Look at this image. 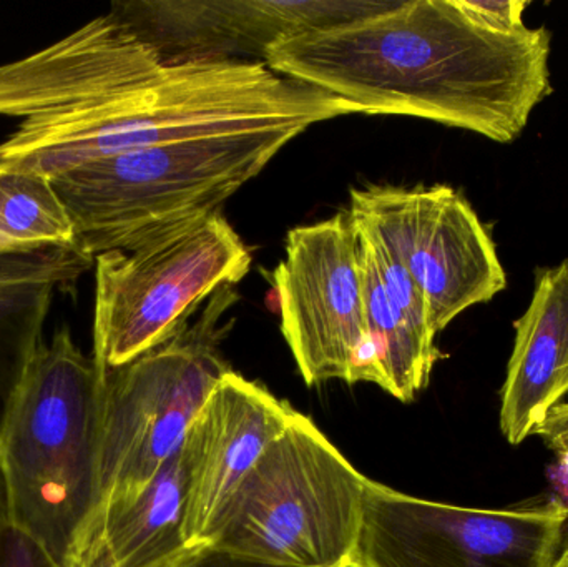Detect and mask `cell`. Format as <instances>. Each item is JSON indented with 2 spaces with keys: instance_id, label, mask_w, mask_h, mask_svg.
Returning a JSON list of instances; mask_svg holds the SVG:
<instances>
[{
  "instance_id": "6da1fadb",
  "label": "cell",
  "mask_w": 568,
  "mask_h": 567,
  "mask_svg": "<svg viewBox=\"0 0 568 567\" xmlns=\"http://www.w3.org/2000/svg\"><path fill=\"white\" fill-rule=\"evenodd\" d=\"M547 27L499 33L457 0H397L386 12L282 40L265 63L356 113L409 115L510 143L552 93Z\"/></svg>"
},
{
  "instance_id": "7a4b0ae2",
  "label": "cell",
  "mask_w": 568,
  "mask_h": 567,
  "mask_svg": "<svg viewBox=\"0 0 568 567\" xmlns=\"http://www.w3.org/2000/svg\"><path fill=\"white\" fill-rule=\"evenodd\" d=\"M353 107L263 62L165 63L115 95L27 117L0 163L53 179L82 163L212 133L326 122Z\"/></svg>"
},
{
  "instance_id": "3957f363",
  "label": "cell",
  "mask_w": 568,
  "mask_h": 567,
  "mask_svg": "<svg viewBox=\"0 0 568 567\" xmlns=\"http://www.w3.org/2000/svg\"><path fill=\"white\" fill-rule=\"evenodd\" d=\"M103 375L62 326L33 353L0 438L12 526L59 567H82L99 518Z\"/></svg>"
},
{
  "instance_id": "277c9868",
  "label": "cell",
  "mask_w": 568,
  "mask_h": 567,
  "mask_svg": "<svg viewBox=\"0 0 568 567\" xmlns=\"http://www.w3.org/2000/svg\"><path fill=\"white\" fill-rule=\"evenodd\" d=\"M307 123L212 133L82 163L50 179L87 259L133 250L190 220L222 212Z\"/></svg>"
},
{
  "instance_id": "5b68a950",
  "label": "cell",
  "mask_w": 568,
  "mask_h": 567,
  "mask_svg": "<svg viewBox=\"0 0 568 567\" xmlns=\"http://www.w3.org/2000/svg\"><path fill=\"white\" fill-rule=\"evenodd\" d=\"M366 476L297 412L223 509L213 548L283 567H349Z\"/></svg>"
},
{
  "instance_id": "8992f818",
  "label": "cell",
  "mask_w": 568,
  "mask_h": 567,
  "mask_svg": "<svg viewBox=\"0 0 568 567\" xmlns=\"http://www.w3.org/2000/svg\"><path fill=\"white\" fill-rule=\"evenodd\" d=\"M235 286L216 292L172 340L103 375L100 512L132 498L182 448L216 383L232 372L220 343ZM100 515V513H99ZM95 528V526H93Z\"/></svg>"
},
{
  "instance_id": "52a82bcc",
  "label": "cell",
  "mask_w": 568,
  "mask_h": 567,
  "mask_svg": "<svg viewBox=\"0 0 568 567\" xmlns=\"http://www.w3.org/2000/svg\"><path fill=\"white\" fill-rule=\"evenodd\" d=\"M93 263V358L112 369L169 342L216 292L239 285L252 253L216 212Z\"/></svg>"
},
{
  "instance_id": "ba28073f",
  "label": "cell",
  "mask_w": 568,
  "mask_h": 567,
  "mask_svg": "<svg viewBox=\"0 0 568 567\" xmlns=\"http://www.w3.org/2000/svg\"><path fill=\"white\" fill-rule=\"evenodd\" d=\"M568 506L474 509L429 502L367 479L349 567H554Z\"/></svg>"
},
{
  "instance_id": "9c48e42d",
  "label": "cell",
  "mask_w": 568,
  "mask_h": 567,
  "mask_svg": "<svg viewBox=\"0 0 568 567\" xmlns=\"http://www.w3.org/2000/svg\"><path fill=\"white\" fill-rule=\"evenodd\" d=\"M349 215L409 273L436 335L507 288L489 230L453 186L351 190Z\"/></svg>"
},
{
  "instance_id": "30bf717a",
  "label": "cell",
  "mask_w": 568,
  "mask_h": 567,
  "mask_svg": "<svg viewBox=\"0 0 568 567\" xmlns=\"http://www.w3.org/2000/svg\"><path fill=\"white\" fill-rule=\"evenodd\" d=\"M273 285L282 333L304 383H371L373 350L349 212L290 230Z\"/></svg>"
},
{
  "instance_id": "8fae6325",
  "label": "cell",
  "mask_w": 568,
  "mask_h": 567,
  "mask_svg": "<svg viewBox=\"0 0 568 567\" xmlns=\"http://www.w3.org/2000/svg\"><path fill=\"white\" fill-rule=\"evenodd\" d=\"M397 0H130L110 12L163 63L263 62L282 40L386 12Z\"/></svg>"
},
{
  "instance_id": "7c38bea8",
  "label": "cell",
  "mask_w": 568,
  "mask_h": 567,
  "mask_svg": "<svg viewBox=\"0 0 568 567\" xmlns=\"http://www.w3.org/2000/svg\"><path fill=\"white\" fill-rule=\"evenodd\" d=\"M296 415L290 403L233 369L216 383L182 445L189 466L190 549L212 545L226 503Z\"/></svg>"
},
{
  "instance_id": "4fadbf2b",
  "label": "cell",
  "mask_w": 568,
  "mask_h": 567,
  "mask_svg": "<svg viewBox=\"0 0 568 567\" xmlns=\"http://www.w3.org/2000/svg\"><path fill=\"white\" fill-rule=\"evenodd\" d=\"M354 226L373 350L371 383L399 402L410 403L429 385L434 366L443 358L436 346L437 335L423 293L409 273L366 226L357 222Z\"/></svg>"
},
{
  "instance_id": "5bb4252c",
  "label": "cell",
  "mask_w": 568,
  "mask_h": 567,
  "mask_svg": "<svg viewBox=\"0 0 568 567\" xmlns=\"http://www.w3.org/2000/svg\"><path fill=\"white\" fill-rule=\"evenodd\" d=\"M514 328L499 423L507 442L519 446L568 395V259L536 270L529 308Z\"/></svg>"
},
{
  "instance_id": "9a60e30c",
  "label": "cell",
  "mask_w": 568,
  "mask_h": 567,
  "mask_svg": "<svg viewBox=\"0 0 568 567\" xmlns=\"http://www.w3.org/2000/svg\"><path fill=\"white\" fill-rule=\"evenodd\" d=\"M189 466L180 448L132 498L105 506L83 553L82 567H180L196 551L185 539Z\"/></svg>"
},
{
  "instance_id": "2e32d148",
  "label": "cell",
  "mask_w": 568,
  "mask_h": 567,
  "mask_svg": "<svg viewBox=\"0 0 568 567\" xmlns=\"http://www.w3.org/2000/svg\"><path fill=\"white\" fill-rule=\"evenodd\" d=\"M75 249L0 256V438L57 292L92 266Z\"/></svg>"
},
{
  "instance_id": "e0dca14e",
  "label": "cell",
  "mask_w": 568,
  "mask_h": 567,
  "mask_svg": "<svg viewBox=\"0 0 568 567\" xmlns=\"http://www.w3.org/2000/svg\"><path fill=\"white\" fill-rule=\"evenodd\" d=\"M75 239L50 179L0 163V256L73 249Z\"/></svg>"
},
{
  "instance_id": "ac0fdd59",
  "label": "cell",
  "mask_w": 568,
  "mask_h": 567,
  "mask_svg": "<svg viewBox=\"0 0 568 567\" xmlns=\"http://www.w3.org/2000/svg\"><path fill=\"white\" fill-rule=\"evenodd\" d=\"M457 6L480 26L499 33H514L527 27L524 10L527 0H457Z\"/></svg>"
},
{
  "instance_id": "d6986e66",
  "label": "cell",
  "mask_w": 568,
  "mask_h": 567,
  "mask_svg": "<svg viewBox=\"0 0 568 567\" xmlns=\"http://www.w3.org/2000/svg\"><path fill=\"white\" fill-rule=\"evenodd\" d=\"M0 567H59L20 529L9 526L0 533Z\"/></svg>"
},
{
  "instance_id": "ffe728a7",
  "label": "cell",
  "mask_w": 568,
  "mask_h": 567,
  "mask_svg": "<svg viewBox=\"0 0 568 567\" xmlns=\"http://www.w3.org/2000/svg\"><path fill=\"white\" fill-rule=\"evenodd\" d=\"M534 435L540 436L547 448L568 465V403L554 406Z\"/></svg>"
},
{
  "instance_id": "44dd1931",
  "label": "cell",
  "mask_w": 568,
  "mask_h": 567,
  "mask_svg": "<svg viewBox=\"0 0 568 567\" xmlns=\"http://www.w3.org/2000/svg\"><path fill=\"white\" fill-rule=\"evenodd\" d=\"M180 567H283L268 565V563L255 561V559L243 558V556L232 555V553L222 551V549L206 546L199 549L189 561Z\"/></svg>"
},
{
  "instance_id": "7402d4cb",
  "label": "cell",
  "mask_w": 568,
  "mask_h": 567,
  "mask_svg": "<svg viewBox=\"0 0 568 567\" xmlns=\"http://www.w3.org/2000/svg\"><path fill=\"white\" fill-rule=\"evenodd\" d=\"M9 526H12L9 485H7L6 468H3L2 456H0V533Z\"/></svg>"
},
{
  "instance_id": "603a6c76",
  "label": "cell",
  "mask_w": 568,
  "mask_h": 567,
  "mask_svg": "<svg viewBox=\"0 0 568 567\" xmlns=\"http://www.w3.org/2000/svg\"><path fill=\"white\" fill-rule=\"evenodd\" d=\"M554 567H568V545L564 546L562 553H560Z\"/></svg>"
},
{
  "instance_id": "cb8c5ba5",
  "label": "cell",
  "mask_w": 568,
  "mask_h": 567,
  "mask_svg": "<svg viewBox=\"0 0 568 567\" xmlns=\"http://www.w3.org/2000/svg\"><path fill=\"white\" fill-rule=\"evenodd\" d=\"M83 567H112V566L106 565V563L95 561V563H89V565H85Z\"/></svg>"
}]
</instances>
